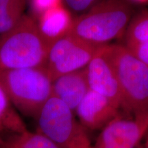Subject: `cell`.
<instances>
[{"label":"cell","instance_id":"cell-1","mask_svg":"<svg viewBox=\"0 0 148 148\" xmlns=\"http://www.w3.org/2000/svg\"><path fill=\"white\" fill-rule=\"evenodd\" d=\"M131 16L125 0H101L73 18L69 34L92 45H108L123 36Z\"/></svg>","mask_w":148,"mask_h":148},{"label":"cell","instance_id":"cell-2","mask_svg":"<svg viewBox=\"0 0 148 148\" xmlns=\"http://www.w3.org/2000/svg\"><path fill=\"white\" fill-rule=\"evenodd\" d=\"M48 49L36 19L24 14L15 27L0 35V72L45 66Z\"/></svg>","mask_w":148,"mask_h":148},{"label":"cell","instance_id":"cell-3","mask_svg":"<svg viewBox=\"0 0 148 148\" xmlns=\"http://www.w3.org/2000/svg\"><path fill=\"white\" fill-rule=\"evenodd\" d=\"M0 84L13 106L34 119L52 95V79L45 66L1 71Z\"/></svg>","mask_w":148,"mask_h":148},{"label":"cell","instance_id":"cell-4","mask_svg":"<svg viewBox=\"0 0 148 148\" xmlns=\"http://www.w3.org/2000/svg\"><path fill=\"white\" fill-rule=\"evenodd\" d=\"M103 50L117 76L123 97L122 108L132 114L148 113V66L123 45L108 44Z\"/></svg>","mask_w":148,"mask_h":148},{"label":"cell","instance_id":"cell-5","mask_svg":"<svg viewBox=\"0 0 148 148\" xmlns=\"http://www.w3.org/2000/svg\"><path fill=\"white\" fill-rule=\"evenodd\" d=\"M38 131L59 148H92L86 129L77 121L74 112L51 95L36 119Z\"/></svg>","mask_w":148,"mask_h":148},{"label":"cell","instance_id":"cell-6","mask_svg":"<svg viewBox=\"0 0 148 148\" xmlns=\"http://www.w3.org/2000/svg\"><path fill=\"white\" fill-rule=\"evenodd\" d=\"M103 45H96L68 34L49 45L45 67L52 82L60 75L84 69Z\"/></svg>","mask_w":148,"mask_h":148},{"label":"cell","instance_id":"cell-7","mask_svg":"<svg viewBox=\"0 0 148 148\" xmlns=\"http://www.w3.org/2000/svg\"><path fill=\"white\" fill-rule=\"evenodd\" d=\"M148 130V113L119 114L102 129L92 148H136Z\"/></svg>","mask_w":148,"mask_h":148},{"label":"cell","instance_id":"cell-8","mask_svg":"<svg viewBox=\"0 0 148 148\" xmlns=\"http://www.w3.org/2000/svg\"><path fill=\"white\" fill-rule=\"evenodd\" d=\"M102 46L86 67L89 89L103 96L118 108H122L123 97L116 72Z\"/></svg>","mask_w":148,"mask_h":148},{"label":"cell","instance_id":"cell-9","mask_svg":"<svg viewBox=\"0 0 148 148\" xmlns=\"http://www.w3.org/2000/svg\"><path fill=\"white\" fill-rule=\"evenodd\" d=\"M79 123L86 129H103L120 114L110 100L89 90L75 110Z\"/></svg>","mask_w":148,"mask_h":148},{"label":"cell","instance_id":"cell-10","mask_svg":"<svg viewBox=\"0 0 148 148\" xmlns=\"http://www.w3.org/2000/svg\"><path fill=\"white\" fill-rule=\"evenodd\" d=\"M89 90L85 68L60 75L52 82V95L63 101L74 113Z\"/></svg>","mask_w":148,"mask_h":148},{"label":"cell","instance_id":"cell-11","mask_svg":"<svg viewBox=\"0 0 148 148\" xmlns=\"http://www.w3.org/2000/svg\"><path fill=\"white\" fill-rule=\"evenodd\" d=\"M73 20L70 11L60 4L45 11L36 21L40 33L49 47L69 34Z\"/></svg>","mask_w":148,"mask_h":148},{"label":"cell","instance_id":"cell-12","mask_svg":"<svg viewBox=\"0 0 148 148\" xmlns=\"http://www.w3.org/2000/svg\"><path fill=\"white\" fill-rule=\"evenodd\" d=\"M0 148H59L39 132L27 130L0 135Z\"/></svg>","mask_w":148,"mask_h":148},{"label":"cell","instance_id":"cell-13","mask_svg":"<svg viewBox=\"0 0 148 148\" xmlns=\"http://www.w3.org/2000/svg\"><path fill=\"white\" fill-rule=\"evenodd\" d=\"M27 130L25 123L0 84V135L22 132Z\"/></svg>","mask_w":148,"mask_h":148},{"label":"cell","instance_id":"cell-14","mask_svg":"<svg viewBox=\"0 0 148 148\" xmlns=\"http://www.w3.org/2000/svg\"><path fill=\"white\" fill-rule=\"evenodd\" d=\"M26 0H0V35L8 32L24 16Z\"/></svg>","mask_w":148,"mask_h":148},{"label":"cell","instance_id":"cell-15","mask_svg":"<svg viewBox=\"0 0 148 148\" xmlns=\"http://www.w3.org/2000/svg\"><path fill=\"white\" fill-rule=\"evenodd\" d=\"M123 36L125 47L148 41V10L140 11L130 18Z\"/></svg>","mask_w":148,"mask_h":148},{"label":"cell","instance_id":"cell-16","mask_svg":"<svg viewBox=\"0 0 148 148\" xmlns=\"http://www.w3.org/2000/svg\"><path fill=\"white\" fill-rule=\"evenodd\" d=\"M60 4H62V0H30L33 17L36 19L45 11Z\"/></svg>","mask_w":148,"mask_h":148},{"label":"cell","instance_id":"cell-17","mask_svg":"<svg viewBox=\"0 0 148 148\" xmlns=\"http://www.w3.org/2000/svg\"><path fill=\"white\" fill-rule=\"evenodd\" d=\"M101 0H62L69 10L77 13H84Z\"/></svg>","mask_w":148,"mask_h":148},{"label":"cell","instance_id":"cell-18","mask_svg":"<svg viewBox=\"0 0 148 148\" xmlns=\"http://www.w3.org/2000/svg\"><path fill=\"white\" fill-rule=\"evenodd\" d=\"M125 47L134 56L148 66V41L139 45Z\"/></svg>","mask_w":148,"mask_h":148},{"label":"cell","instance_id":"cell-19","mask_svg":"<svg viewBox=\"0 0 148 148\" xmlns=\"http://www.w3.org/2000/svg\"><path fill=\"white\" fill-rule=\"evenodd\" d=\"M132 1L139 3H145L148 2V0H132Z\"/></svg>","mask_w":148,"mask_h":148},{"label":"cell","instance_id":"cell-20","mask_svg":"<svg viewBox=\"0 0 148 148\" xmlns=\"http://www.w3.org/2000/svg\"><path fill=\"white\" fill-rule=\"evenodd\" d=\"M145 148H148V139L145 143Z\"/></svg>","mask_w":148,"mask_h":148}]
</instances>
